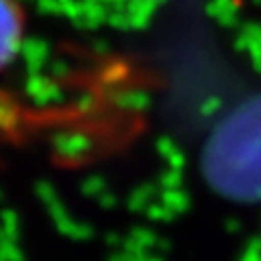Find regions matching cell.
Wrapping results in <instances>:
<instances>
[{
  "mask_svg": "<svg viewBox=\"0 0 261 261\" xmlns=\"http://www.w3.org/2000/svg\"><path fill=\"white\" fill-rule=\"evenodd\" d=\"M24 33H27V11L18 0H0V70L18 57Z\"/></svg>",
  "mask_w": 261,
  "mask_h": 261,
  "instance_id": "cell-1",
  "label": "cell"
},
{
  "mask_svg": "<svg viewBox=\"0 0 261 261\" xmlns=\"http://www.w3.org/2000/svg\"><path fill=\"white\" fill-rule=\"evenodd\" d=\"M0 111H5V113L9 111V107H7V105H3V100H0Z\"/></svg>",
  "mask_w": 261,
  "mask_h": 261,
  "instance_id": "cell-2",
  "label": "cell"
}]
</instances>
